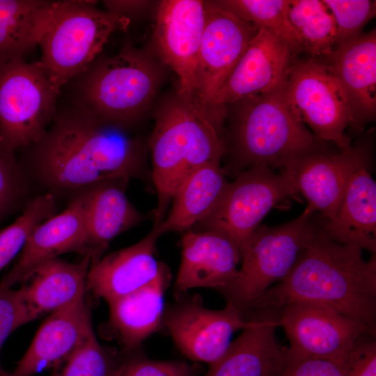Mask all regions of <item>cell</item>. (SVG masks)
<instances>
[{
  "instance_id": "1",
  "label": "cell",
  "mask_w": 376,
  "mask_h": 376,
  "mask_svg": "<svg viewBox=\"0 0 376 376\" xmlns=\"http://www.w3.org/2000/svg\"><path fill=\"white\" fill-rule=\"evenodd\" d=\"M127 127L73 104L58 111L29 149L27 167L53 195H73L100 182L128 180L143 171L144 149Z\"/></svg>"
},
{
  "instance_id": "2",
  "label": "cell",
  "mask_w": 376,
  "mask_h": 376,
  "mask_svg": "<svg viewBox=\"0 0 376 376\" xmlns=\"http://www.w3.org/2000/svg\"><path fill=\"white\" fill-rule=\"evenodd\" d=\"M295 302L329 306L375 334V254L365 260L361 248L330 240L316 223L292 269L256 301L251 315Z\"/></svg>"
},
{
  "instance_id": "3",
  "label": "cell",
  "mask_w": 376,
  "mask_h": 376,
  "mask_svg": "<svg viewBox=\"0 0 376 376\" xmlns=\"http://www.w3.org/2000/svg\"><path fill=\"white\" fill-rule=\"evenodd\" d=\"M226 111L197 97L167 98L155 114L149 141L152 178L157 194L155 222L161 223L182 180L200 166L226 154Z\"/></svg>"
},
{
  "instance_id": "4",
  "label": "cell",
  "mask_w": 376,
  "mask_h": 376,
  "mask_svg": "<svg viewBox=\"0 0 376 376\" xmlns=\"http://www.w3.org/2000/svg\"><path fill=\"white\" fill-rule=\"evenodd\" d=\"M225 109L226 153H230V171L236 175L256 166L282 170L319 148V141L291 108L285 86L246 97Z\"/></svg>"
},
{
  "instance_id": "5",
  "label": "cell",
  "mask_w": 376,
  "mask_h": 376,
  "mask_svg": "<svg viewBox=\"0 0 376 376\" xmlns=\"http://www.w3.org/2000/svg\"><path fill=\"white\" fill-rule=\"evenodd\" d=\"M79 77L74 104L127 127L148 109L161 81L156 63L130 43L112 57L95 61Z\"/></svg>"
},
{
  "instance_id": "6",
  "label": "cell",
  "mask_w": 376,
  "mask_h": 376,
  "mask_svg": "<svg viewBox=\"0 0 376 376\" xmlns=\"http://www.w3.org/2000/svg\"><path fill=\"white\" fill-rule=\"evenodd\" d=\"M93 1H62L39 46L40 61L52 81L61 89L95 61L111 35L126 31L131 21L102 10Z\"/></svg>"
},
{
  "instance_id": "7",
  "label": "cell",
  "mask_w": 376,
  "mask_h": 376,
  "mask_svg": "<svg viewBox=\"0 0 376 376\" xmlns=\"http://www.w3.org/2000/svg\"><path fill=\"white\" fill-rule=\"evenodd\" d=\"M315 224L312 215L301 213L280 226L260 225L253 233L242 253L236 277L219 290L245 319L256 301L292 269Z\"/></svg>"
},
{
  "instance_id": "8",
  "label": "cell",
  "mask_w": 376,
  "mask_h": 376,
  "mask_svg": "<svg viewBox=\"0 0 376 376\" xmlns=\"http://www.w3.org/2000/svg\"><path fill=\"white\" fill-rule=\"evenodd\" d=\"M60 92L40 61H0V141L14 151L36 143L55 116Z\"/></svg>"
},
{
  "instance_id": "9",
  "label": "cell",
  "mask_w": 376,
  "mask_h": 376,
  "mask_svg": "<svg viewBox=\"0 0 376 376\" xmlns=\"http://www.w3.org/2000/svg\"><path fill=\"white\" fill-rule=\"evenodd\" d=\"M297 192L293 178L285 169L279 171L266 166L248 169L228 182L217 206L199 223L201 230L226 236L237 246L242 256L270 210Z\"/></svg>"
},
{
  "instance_id": "10",
  "label": "cell",
  "mask_w": 376,
  "mask_h": 376,
  "mask_svg": "<svg viewBox=\"0 0 376 376\" xmlns=\"http://www.w3.org/2000/svg\"><path fill=\"white\" fill-rule=\"evenodd\" d=\"M285 94L297 117L318 141L332 142L340 150L352 146L345 134L352 125L346 95L323 61L295 58L288 75Z\"/></svg>"
},
{
  "instance_id": "11",
  "label": "cell",
  "mask_w": 376,
  "mask_h": 376,
  "mask_svg": "<svg viewBox=\"0 0 376 376\" xmlns=\"http://www.w3.org/2000/svg\"><path fill=\"white\" fill-rule=\"evenodd\" d=\"M278 312L292 356L345 363L357 343L375 334L364 324L317 303L295 302Z\"/></svg>"
},
{
  "instance_id": "12",
  "label": "cell",
  "mask_w": 376,
  "mask_h": 376,
  "mask_svg": "<svg viewBox=\"0 0 376 376\" xmlns=\"http://www.w3.org/2000/svg\"><path fill=\"white\" fill-rule=\"evenodd\" d=\"M165 308L163 326L175 345L189 359L209 365L226 352L233 334L253 323L245 319L231 304L221 310L206 308L198 295L179 293Z\"/></svg>"
},
{
  "instance_id": "13",
  "label": "cell",
  "mask_w": 376,
  "mask_h": 376,
  "mask_svg": "<svg viewBox=\"0 0 376 376\" xmlns=\"http://www.w3.org/2000/svg\"><path fill=\"white\" fill-rule=\"evenodd\" d=\"M205 17V2L201 0H164L157 8L155 47L177 75V93L184 97H196L198 58Z\"/></svg>"
},
{
  "instance_id": "14",
  "label": "cell",
  "mask_w": 376,
  "mask_h": 376,
  "mask_svg": "<svg viewBox=\"0 0 376 376\" xmlns=\"http://www.w3.org/2000/svg\"><path fill=\"white\" fill-rule=\"evenodd\" d=\"M368 142L357 143L334 153L318 148L285 168L292 175L297 191L307 201L304 214L310 216L319 212L323 221L335 217L351 175L370 159Z\"/></svg>"
},
{
  "instance_id": "15",
  "label": "cell",
  "mask_w": 376,
  "mask_h": 376,
  "mask_svg": "<svg viewBox=\"0 0 376 376\" xmlns=\"http://www.w3.org/2000/svg\"><path fill=\"white\" fill-rule=\"evenodd\" d=\"M205 2L206 17L198 58L196 97L210 107L259 29L213 1Z\"/></svg>"
},
{
  "instance_id": "16",
  "label": "cell",
  "mask_w": 376,
  "mask_h": 376,
  "mask_svg": "<svg viewBox=\"0 0 376 376\" xmlns=\"http://www.w3.org/2000/svg\"><path fill=\"white\" fill-rule=\"evenodd\" d=\"M295 58L284 40L268 29H259L210 107L224 109L246 97L285 87Z\"/></svg>"
},
{
  "instance_id": "17",
  "label": "cell",
  "mask_w": 376,
  "mask_h": 376,
  "mask_svg": "<svg viewBox=\"0 0 376 376\" xmlns=\"http://www.w3.org/2000/svg\"><path fill=\"white\" fill-rule=\"evenodd\" d=\"M88 196V189L76 193L63 212L38 224L0 284L12 288L22 283L39 265L64 253L88 256L84 221Z\"/></svg>"
},
{
  "instance_id": "18",
  "label": "cell",
  "mask_w": 376,
  "mask_h": 376,
  "mask_svg": "<svg viewBox=\"0 0 376 376\" xmlns=\"http://www.w3.org/2000/svg\"><path fill=\"white\" fill-rule=\"evenodd\" d=\"M93 332L85 297L52 312L10 376H32L48 368H58Z\"/></svg>"
},
{
  "instance_id": "19",
  "label": "cell",
  "mask_w": 376,
  "mask_h": 376,
  "mask_svg": "<svg viewBox=\"0 0 376 376\" xmlns=\"http://www.w3.org/2000/svg\"><path fill=\"white\" fill-rule=\"evenodd\" d=\"M253 323L230 344L204 376H279L287 360V347L276 338V310L254 311Z\"/></svg>"
},
{
  "instance_id": "20",
  "label": "cell",
  "mask_w": 376,
  "mask_h": 376,
  "mask_svg": "<svg viewBox=\"0 0 376 376\" xmlns=\"http://www.w3.org/2000/svg\"><path fill=\"white\" fill-rule=\"evenodd\" d=\"M162 235L158 224L140 241L91 263L86 290L107 302L132 292L152 281L166 265L155 257Z\"/></svg>"
},
{
  "instance_id": "21",
  "label": "cell",
  "mask_w": 376,
  "mask_h": 376,
  "mask_svg": "<svg viewBox=\"0 0 376 376\" xmlns=\"http://www.w3.org/2000/svg\"><path fill=\"white\" fill-rule=\"evenodd\" d=\"M181 246L174 286L178 294L196 288L219 291L236 277L240 253L226 236L212 230L189 229L183 233Z\"/></svg>"
},
{
  "instance_id": "22",
  "label": "cell",
  "mask_w": 376,
  "mask_h": 376,
  "mask_svg": "<svg viewBox=\"0 0 376 376\" xmlns=\"http://www.w3.org/2000/svg\"><path fill=\"white\" fill-rule=\"evenodd\" d=\"M323 61L330 68L347 99L352 126L361 129L376 116V31L335 47Z\"/></svg>"
},
{
  "instance_id": "23",
  "label": "cell",
  "mask_w": 376,
  "mask_h": 376,
  "mask_svg": "<svg viewBox=\"0 0 376 376\" xmlns=\"http://www.w3.org/2000/svg\"><path fill=\"white\" fill-rule=\"evenodd\" d=\"M171 279L170 269L165 265L147 285L107 302V324L122 350L140 348L144 340L164 327V293Z\"/></svg>"
},
{
  "instance_id": "24",
  "label": "cell",
  "mask_w": 376,
  "mask_h": 376,
  "mask_svg": "<svg viewBox=\"0 0 376 376\" xmlns=\"http://www.w3.org/2000/svg\"><path fill=\"white\" fill-rule=\"evenodd\" d=\"M369 161L351 175L335 217L320 225L330 240L352 244L375 254L376 183L369 171Z\"/></svg>"
},
{
  "instance_id": "25",
  "label": "cell",
  "mask_w": 376,
  "mask_h": 376,
  "mask_svg": "<svg viewBox=\"0 0 376 376\" xmlns=\"http://www.w3.org/2000/svg\"><path fill=\"white\" fill-rule=\"evenodd\" d=\"M127 182L112 180L88 188L84 221L91 263L102 257L113 238L143 219L127 196Z\"/></svg>"
},
{
  "instance_id": "26",
  "label": "cell",
  "mask_w": 376,
  "mask_h": 376,
  "mask_svg": "<svg viewBox=\"0 0 376 376\" xmlns=\"http://www.w3.org/2000/svg\"><path fill=\"white\" fill-rule=\"evenodd\" d=\"M90 265L84 256L77 263L56 258L34 269L19 289L33 320L85 297Z\"/></svg>"
},
{
  "instance_id": "27",
  "label": "cell",
  "mask_w": 376,
  "mask_h": 376,
  "mask_svg": "<svg viewBox=\"0 0 376 376\" xmlns=\"http://www.w3.org/2000/svg\"><path fill=\"white\" fill-rule=\"evenodd\" d=\"M228 182L221 162L207 163L191 173L175 190L170 211L158 224L162 235L191 229L205 219L217 206Z\"/></svg>"
},
{
  "instance_id": "28",
  "label": "cell",
  "mask_w": 376,
  "mask_h": 376,
  "mask_svg": "<svg viewBox=\"0 0 376 376\" xmlns=\"http://www.w3.org/2000/svg\"><path fill=\"white\" fill-rule=\"evenodd\" d=\"M62 1L0 0V61L30 52L56 15Z\"/></svg>"
},
{
  "instance_id": "29",
  "label": "cell",
  "mask_w": 376,
  "mask_h": 376,
  "mask_svg": "<svg viewBox=\"0 0 376 376\" xmlns=\"http://www.w3.org/2000/svg\"><path fill=\"white\" fill-rule=\"evenodd\" d=\"M288 17L301 53L318 58L334 50L336 24L322 0H289Z\"/></svg>"
},
{
  "instance_id": "30",
  "label": "cell",
  "mask_w": 376,
  "mask_h": 376,
  "mask_svg": "<svg viewBox=\"0 0 376 376\" xmlns=\"http://www.w3.org/2000/svg\"><path fill=\"white\" fill-rule=\"evenodd\" d=\"M213 2L237 18L276 34L288 43L295 57L301 54L288 17L289 0H219Z\"/></svg>"
},
{
  "instance_id": "31",
  "label": "cell",
  "mask_w": 376,
  "mask_h": 376,
  "mask_svg": "<svg viewBox=\"0 0 376 376\" xmlns=\"http://www.w3.org/2000/svg\"><path fill=\"white\" fill-rule=\"evenodd\" d=\"M56 212L55 196L48 192L39 194L28 201L13 223L0 230V272L20 253L32 230Z\"/></svg>"
},
{
  "instance_id": "32",
  "label": "cell",
  "mask_w": 376,
  "mask_h": 376,
  "mask_svg": "<svg viewBox=\"0 0 376 376\" xmlns=\"http://www.w3.org/2000/svg\"><path fill=\"white\" fill-rule=\"evenodd\" d=\"M122 359L121 350L102 345L93 332L51 376H117Z\"/></svg>"
},
{
  "instance_id": "33",
  "label": "cell",
  "mask_w": 376,
  "mask_h": 376,
  "mask_svg": "<svg viewBox=\"0 0 376 376\" xmlns=\"http://www.w3.org/2000/svg\"><path fill=\"white\" fill-rule=\"evenodd\" d=\"M15 152L0 141V221L27 195V173Z\"/></svg>"
},
{
  "instance_id": "34",
  "label": "cell",
  "mask_w": 376,
  "mask_h": 376,
  "mask_svg": "<svg viewBox=\"0 0 376 376\" xmlns=\"http://www.w3.org/2000/svg\"><path fill=\"white\" fill-rule=\"evenodd\" d=\"M336 24V47L361 33L375 17L376 1L372 0H322Z\"/></svg>"
},
{
  "instance_id": "35",
  "label": "cell",
  "mask_w": 376,
  "mask_h": 376,
  "mask_svg": "<svg viewBox=\"0 0 376 376\" xmlns=\"http://www.w3.org/2000/svg\"><path fill=\"white\" fill-rule=\"evenodd\" d=\"M122 363L117 376H197L196 365L183 361H157L149 359L140 348L122 350Z\"/></svg>"
},
{
  "instance_id": "36",
  "label": "cell",
  "mask_w": 376,
  "mask_h": 376,
  "mask_svg": "<svg viewBox=\"0 0 376 376\" xmlns=\"http://www.w3.org/2000/svg\"><path fill=\"white\" fill-rule=\"evenodd\" d=\"M33 320L20 290L0 284V353L10 334ZM0 376H10L2 367L1 361Z\"/></svg>"
},
{
  "instance_id": "37",
  "label": "cell",
  "mask_w": 376,
  "mask_h": 376,
  "mask_svg": "<svg viewBox=\"0 0 376 376\" xmlns=\"http://www.w3.org/2000/svg\"><path fill=\"white\" fill-rule=\"evenodd\" d=\"M345 363L295 357L287 347V360L279 376H343Z\"/></svg>"
},
{
  "instance_id": "38",
  "label": "cell",
  "mask_w": 376,
  "mask_h": 376,
  "mask_svg": "<svg viewBox=\"0 0 376 376\" xmlns=\"http://www.w3.org/2000/svg\"><path fill=\"white\" fill-rule=\"evenodd\" d=\"M343 376H376L375 338L366 336L352 350Z\"/></svg>"
},
{
  "instance_id": "39",
  "label": "cell",
  "mask_w": 376,
  "mask_h": 376,
  "mask_svg": "<svg viewBox=\"0 0 376 376\" xmlns=\"http://www.w3.org/2000/svg\"><path fill=\"white\" fill-rule=\"evenodd\" d=\"M106 10L126 17L130 21L145 13L151 1L139 0H109L103 1Z\"/></svg>"
}]
</instances>
